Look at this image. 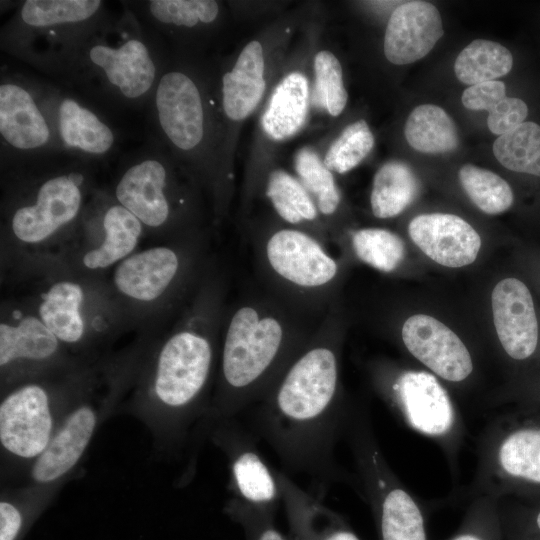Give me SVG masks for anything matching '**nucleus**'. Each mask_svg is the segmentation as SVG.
Masks as SVG:
<instances>
[{
  "instance_id": "nucleus-1",
  "label": "nucleus",
  "mask_w": 540,
  "mask_h": 540,
  "mask_svg": "<svg viewBox=\"0 0 540 540\" xmlns=\"http://www.w3.org/2000/svg\"><path fill=\"white\" fill-rule=\"evenodd\" d=\"M343 322L333 304L306 345L254 406L252 431L290 471L311 479L315 496L347 477L335 460L349 406L341 384Z\"/></svg>"
},
{
  "instance_id": "nucleus-2",
  "label": "nucleus",
  "mask_w": 540,
  "mask_h": 540,
  "mask_svg": "<svg viewBox=\"0 0 540 540\" xmlns=\"http://www.w3.org/2000/svg\"><path fill=\"white\" fill-rule=\"evenodd\" d=\"M323 318L301 314L263 288L244 294L225 308L207 423L235 417L258 403Z\"/></svg>"
},
{
  "instance_id": "nucleus-3",
  "label": "nucleus",
  "mask_w": 540,
  "mask_h": 540,
  "mask_svg": "<svg viewBox=\"0 0 540 540\" xmlns=\"http://www.w3.org/2000/svg\"><path fill=\"white\" fill-rule=\"evenodd\" d=\"M123 6L79 42L49 77L113 111L149 106L171 60L161 37Z\"/></svg>"
},
{
  "instance_id": "nucleus-4",
  "label": "nucleus",
  "mask_w": 540,
  "mask_h": 540,
  "mask_svg": "<svg viewBox=\"0 0 540 540\" xmlns=\"http://www.w3.org/2000/svg\"><path fill=\"white\" fill-rule=\"evenodd\" d=\"M225 279L207 268L191 304L157 351L149 395L167 435L180 440L210 410L225 312Z\"/></svg>"
},
{
  "instance_id": "nucleus-5",
  "label": "nucleus",
  "mask_w": 540,
  "mask_h": 540,
  "mask_svg": "<svg viewBox=\"0 0 540 540\" xmlns=\"http://www.w3.org/2000/svg\"><path fill=\"white\" fill-rule=\"evenodd\" d=\"M160 141L208 191L218 220L228 211L233 185L222 166L221 141L208 70L200 62L172 57L150 104Z\"/></svg>"
},
{
  "instance_id": "nucleus-6",
  "label": "nucleus",
  "mask_w": 540,
  "mask_h": 540,
  "mask_svg": "<svg viewBox=\"0 0 540 540\" xmlns=\"http://www.w3.org/2000/svg\"><path fill=\"white\" fill-rule=\"evenodd\" d=\"M95 164L65 153L1 169L4 230L40 247L76 234L95 190Z\"/></svg>"
},
{
  "instance_id": "nucleus-7",
  "label": "nucleus",
  "mask_w": 540,
  "mask_h": 540,
  "mask_svg": "<svg viewBox=\"0 0 540 540\" xmlns=\"http://www.w3.org/2000/svg\"><path fill=\"white\" fill-rule=\"evenodd\" d=\"M248 238L262 288L301 314L323 318L336 303L343 270L327 245L280 220L252 226Z\"/></svg>"
},
{
  "instance_id": "nucleus-8",
  "label": "nucleus",
  "mask_w": 540,
  "mask_h": 540,
  "mask_svg": "<svg viewBox=\"0 0 540 540\" xmlns=\"http://www.w3.org/2000/svg\"><path fill=\"white\" fill-rule=\"evenodd\" d=\"M192 174L157 139L130 152L112 194L146 231L176 237L199 231V189Z\"/></svg>"
},
{
  "instance_id": "nucleus-9",
  "label": "nucleus",
  "mask_w": 540,
  "mask_h": 540,
  "mask_svg": "<svg viewBox=\"0 0 540 540\" xmlns=\"http://www.w3.org/2000/svg\"><path fill=\"white\" fill-rule=\"evenodd\" d=\"M112 13L101 0H25L0 30V48L46 76Z\"/></svg>"
},
{
  "instance_id": "nucleus-10",
  "label": "nucleus",
  "mask_w": 540,
  "mask_h": 540,
  "mask_svg": "<svg viewBox=\"0 0 540 540\" xmlns=\"http://www.w3.org/2000/svg\"><path fill=\"white\" fill-rule=\"evenodd\" d=\"M204 233L181 236L171 245L135 251L118 263L112 283L126 301L137 305L164 303L182 298L199 284L207 267Z\"/></svg>"
},
{
  "instance_id": "nucleus-11",
  "label": "nucleus",
  "mask_w": 540,
  "mask_h": 540,
  "mask_svg": "<svg viewBox=\"0 0 540 540\" xmlns=\"http://www.w3.org/2000/svg\"><path fill=\"white\" fill-rule=\"evenodd\" d=\"M1 169L62 153L43 79L1 71Z\"/></svg>"
},
{
  "instance_id": "nucleus-12",
  "label": "nucleus",
  "mask_w": 540,
  "mask_h": 540,
  "mask_svg": "<svg viewBox=\"0 0 540 540\" xmlns=\"http://www.w3.org/2000/svg\"><path fill=\"white\" fill-rule=\"evenodd\" d=\"M345 434L366 496L376 513L381 540H426L421 510L389 469L367 414L353 415Z\"/></svg>"
},
{
  "instance_id": "nucleus-13",
  "label": "nucleus",
  "mask_w": 540,
  "mask_h": 540,
  "mask_svg": "<svg viewBox=\"0 0 540 540\" xmlns=\"http://www.w3.org/2000/svg\"><path fill=\"white\" fill-rule=\"evenodd\" d=\"M266 69L265 49L259 40L249 41L218 73L207 68L219 124L223 170L231 182L233 131L261 102L267 85Z\"/></svg>"
},
{
  "instance_id": "nucleus-14",
  "label": "nucleus",
  "mask_w": 540,
  "mask_h": 540,
  "mask_svg": "<svg viewBox=\"0 0 540 540\" xmlns=\"http://www.w3.org/2000/svg\"><path fill=\"white\" fill-rule=\"evenodd\" d=\"M62 418L56 395L46 384L20 383L0 403L2 450L17 460L33 463L46 449Z\"/></svg>"
},
{
  "instance_id": "nucleus-15",
  "label": "nucleus",
  "mask_w": 540,
  "mask_h": 540,
  "mask_svg": "<svg viewBox=\"0 0 540 540\" xmlns=\"http://www.w3.org/2000/svg\"><path fill=\"white\" fill-rule=\"evenodd\" d=\"M43 85L62 153L98 163L117 151L119 132L95 104L54 82Z\"/></svg>"
},
{
  "instance_id": "nucleus-16",
  "label": "nucleus",
  "mask_w": 540,
  "mask_h": 540,
  "mask_svg": "<svg viewBox=\"0 0 540 540\" xmlns=\"http://www.w3.org/2000/svg\"><path fill=\"white\" fill-rule=\"evenodd\" d=\"M212 439L227 458L232 498L276 514L281 500L276 471L264 460L257 436L235 417L214 421Z\"/></svg>"
},
{
  "instance_id": "nucleus-17",
  "label": "nucleus",
  "mask_w": 540,
  "mask_h": 540,
  "mask_svg": "<svg viewBox=\"0 0 540 540\" xmlns=\"http://www.w3.org/2000/svg\"><path fill=\"white\" fill-rule=\"evenodd\" d=\"M173 50L172 57L196 61L197 51L218 30L223 7L214 0L121 1Z\"/></svg>"
},
{
  "instance_id": "nucleus-18",
  "label": "nucleus",
  "mask_w": 540,
  "mask_h": 540,
  "mask_svg": "<svg viewBox=\"0 0 540 540\" xmlns=\"http://www.w3.org/2000/svg\"><path fill=\"white\" fill-rule=\"evenodd\" d=\"M377 382L386 400L413 430L443 438L455 429L453 403L437 378L426 371L395 372L380 369Z\"/></svg>"
},
{
  "instance_id": "nucleus-19",
  "label": "nucleus",
  "mask_w": 540,
  "mask_h": 540,
  "mask_svg": "<svg viewBox=\"0 0 540 540\" xmlns=\"http://www.w3.org/2000/svg\"><path fill=\"white\" fill-rule=\"evenodd\" d=\"M145 231L142 223L112 192L97 188L76 232L87 244H92L82 251L81 265L90 271L117 265L135 252Z\"/></svg>"
},
{
  "instance_id": "nucleus-20",
  "label": "nucleus",
  "mask_w": 540,
  "mask_h": 540,
  "mask_svg": "<svg viewBox=\"0 0 540 540\" xmlns=\"http://www.w3.org/2000/svg\"><path fill=\"white\" fill-rule=\"evenodd\" d=\"M401 338L412 356L444 380L460 382L472 373V358L463 341L432 316L409 317L402 326Z\"/></svg>"
},
{
  "instance_id": "nucleus-21",
  "label": "nucleus",
  "mask_w": 540,
  "mask_h": 540,
  "mask_svg": "<svg viewBox=\"0 0 540 540\" xmlns=\"http://www.w3.org/2000/svg\"><path fill=\"white\" fill-rule=\"evenodd\" d=\"M100 420V410L82 401L63 416L44 452L32 463L31 479L49 486L70 473L86 452Z\"/></svg>"
},
{
  "instance_id": "nucleus-22",
  "label": "nucleus",
  "mask_w": 540,
  "mask_h": 540,
  "mask_svg": "<svg viewBox=\"0 0 540 540\" xmlns=\"http://www.w3.org/2000/svg\"><path fill=\"white\" fill-rule=\"evenodd\" d=\"M496 333L506 354L514 360L530 358L539 340L534 300L528 286L518 278L507 277L492 292Z\"/></svg>"
},
{
  "instance_id": "nucleus-23",
  "label": "nucleus",
  "mask_w": 540,
  "mask_h": 540,
  "mask_svg": "<svg viewBox=\"0 0 540 540\" xmlns=\"http://www.w3.org/2000/svg\"><path fill=\"white\" fill-rule=\"evenodd\" d=\"M63 345L84 344L92 332V294L72 277L48 282L32 310Z\"/></svg>"
},
{
  "instance_id": "nucleus-24",
  "label": "nucleus",
  "mask_w": 540,
  "mask_h": 540,
  "mask_svg": "<svg viewBox=\"0 0 540 540\" xmlns=\"http://www.w3.org/2000/svg\"><path fill=\"white\" fill-rule=\"evenodd\" d=\"M444 34L439 10L427 1H407L391 13L383 51L395 65H407L425 57Z\"/></svg>"
},
{
  "instance_id": "nucleus-25",
  "label": "nucleus",
  "mask_w": 540,
  "mask_h": 540,
  "mask_svg": "<svg viewBox=\"0 0 540 540\" xmlns=\"http://www.w3.org/2000/svg\"><path fill=\"white\" fill-rule=\"evenodd\" d=\"M63 344L32 310H11L0 322L1 374L52 363Z\"/></svg>"
},
{
  "instance_id": "nucleus-26",
  "label": "nucleus",
  "mask_w": 540,
  "mask_h": 540,
  "mask_svg": "<svg viewBox=\"0 0 540 540\" xmlns=\"http://www.w3.org/2000/svg\"><path fill=\"white\" fill-rule=\"evenodd\" d=\"M408 233L423 253L446 267L458 268L473 263L481 248L477 231L454 214L418 215L409 223Z\"/></svg>"
},
{
  "instance_id": "nucleus-27",
  "label": "nucleus",
  "mask_w": 540,
  "mask_h": 540,
  "mask_svg": "<svg viewBox=\"0 0 540 540\" xmlns=\"http://www.w3.org/2000/svg\"><path fill=\"white\" fill-rule=\"evenodd\" d=\"M289 527V540H360L339 514L286 473L276 471Z\"/></svg>"
},
{
  "instance_id": "nucleus-28",
  "label": "nucleus",
  "mask_w": 540,
  "mask_h": 540,
  "mask_svg": "<svg viewBox=\"0 0 540 540\" xmlns=\"http://www.w3.org/2000/svg\"><path fill=\"white\" fill-rule=\"evenodd\" d=\"M265 194L279 220L306 231L327 245L330 234L309 192L290 173L275 169L265 182Z\"/></svg>"
},
{
  "instance_id": "nucleus-29",
  "label": "nucleus",
  "mask_w": 540,
  "mask_h": 540,
  "mask_svg": "<svg viewBox=\"0 0 540 540\" xmlns=\"http://www.w3.org/2000/svg\"><path fill=\"white\" fill-rule=\"evenodd\" d=\"M309 84L305 74H286L273 90L261 119L262 130L273 141L291 138L306 122Z\"/></svg>"
},
{
  "instance_id": "nucleus-30",
  "label": "nucleus",
  "mask_w": 540,
  "mask_h": 540,
  "mask_svg": "<svg viewBox=\"0 0 540 540\" xmlns=\"http://www.w3.org/2000/svg\"><path fill=\"white\" fill-rule=\"evenodd\" d=\"M461 100L468 110L487 111L488 129L498 136L527 121L530 113L527 102L519 97L508 96L506 85L500 80L467 87Z\"/></svg>"
},
{
  "instance_id": "nucleus-31",
  "label": "nucleus",
  "mask_w": 540,
  "mask_h": 540,
  "mask_svg": "<svg viewBox=\"0 0 540 540\" xmlns=\"http://www.w3.org/2000/svg\"><path fill=\"white\" fill-rule=\"evenodd\" d=\"M297 178L309 192L329 231L330 237L339 236L338 217L342 209V196L333 172L310 148H302L295 156Z\"/></svg>"
},
{
  "instance_id": "nucleus-32",
  "label": "nucleus",
  "mask_w": 540,
  "mask_h": 540,
  "mask_svg": "<svg viewBox=\"0 0 540 540\" xmlns=\"http://www.w3.org/2000/svg\"><path fill=\"white\" fill-rule=\"evenodd\" d=\"M404 136L413 149L426 154L452 152L459 144L454 120L442 107L433 104L419 105L410 112Z\"/></svg>"
},
{
  "instance_id": "nucleus-33",
  "label": "nucleus",
  "mask_w": 540,
  "mask_h": 540,
  "mask_svg": "<svg viewBox=\"0 0 540 540\" xmlns=\"http://www.w3.org/2000/svg\"><path fill=\"white\" fill-rule=\"evenodd\" d=\"M495 469L510 479L540 485V427H521L495 447Z\"/></svg>"
},
{
  "instance_id": "nucleus-34",
  "label": "nucleus",
  "mask_w": 540,
  "mask_h": 540,
  "mask_svg": "<svg viewBox=\"0 0 540 540\" xmlns=\"http://www.w3.org/2000/svg\"><path fill=\"white\" fill-rule=\"evenodd\" d=\"M417 191L418 181L411 168L400 161H389L373 177L371 211L379 219L393 218L413 202Z\"/></svg>"
},
{
  "instance_id": "nucleus-35",
  "label": "nucleus",
  "mask_w": 540,
  "mask_h": 540,
  "mask_svg": "<svg viewBox=\"0 0 540 540\" xmlns=\"http://www.w3.org/2000/svg\"><path fill=\"white\" fill-rule=\"evenodd\" d=\"M512 52L490 40L475 39L458 54L454 63L457 79L469 86L494 81L513 68Z\"/></svg>"
},
{
  "instance_id": "nucleus-36",
  "label": "nucleus",
  "mask_w": 540,
  "mask_h": 540,
  "mask_svg": "<svg viewBox=\"0 0 540 540\" xmlns=\"http://www.w3.org/2000/svg\"><path fill=\"white\" fill-rule=\"evenodd\" d=\"M493 154L507 170L540 179V124L527 120L498 136Z\"/></svg>"
},
{
  "instance_id": "nucleus-37",
  "label": "nucleus",
  "mask_w": 540,
  "mask_h": 540,
  "mask_svg": "<svg viewBox=\"0 0 540 540\" xmlns=\"http://www.w3.org/2000/svg\"><path fill=\"white\" fill-rule=\"evenodd\" d=\"M348 246L361 262L384 273L394 272L404 260L405 244L400 236L383 228L348 232Z\"/></svg>"
},
{
  "instance_id": "nucleus-38",
  "label": "nucleus",
  "mask_w": 540,
  "mask_h": 540,
  "mask_svg": "<svg viewBox=\"0 0 540 540\" xmlns=\"http://www.w3.org/2000/svg\"><path fill=\"white\" fill-rule=\"evenodd\" d=\"M458 176L468 197L484 213L500 214L513 205V190L498 174L466 164L460 168Z\"/></svg>"
},
{
  "instance_id": "nucleus-39",
  "label": "nucleus",
  "mask_w": 540,
  "mask_h": 540,
  "mask_svg": "<svg viewBox=\"0 0 540 540\" xmlns=\"http://www.w3.org/2000/svg\"><path fill=\"white\" fill-rule=\"evenodd\" d=\"M374 135L363 119L347 125L328 148L323 162L331 171L345 174L358 166L374 147Z\"/></svg>"
},
{
  "instance_id": "nucleus-40",
  "label": "nucleus",
  "mask_w": 540,
  "mask_h": 540,
  "mask_svg": "<svg viewBox=\"0 0 540 540\" xmlns=\"http://www.w3.org/2000/svg\"><path fill=\"white\" fill-rule=\"evenodd\" d=\"M313 66L319 106L325 108L331 116H339L347 105L348 93L338 58L328 50H321L315 55Z\"/></svg>"
},
{
  "instance_id": "nucleus-41",
  "label": "nucleus",
  "mask_w": 540,
  "mask_h": 540,
  "mask_svg": "<svg viewBox=\"0 0 540 540\" xmlns=\"http://www.w3.org/2000/svg\"><path fill=\"white\" fill-rule=\"evenodd\" d=\"M224 511L241 527L245 540H289L275 526L276 514L257 509L232 497L227 501Z\"/></svg>"
},
{
  "instance_id": "nucleus-42",
  "label": "nucleus",
  "mask_w": 540,
  "mask_h": 540,
  "mask_svg": "<svg viewBox=\"0 0 540 540\" xmlns=\"http://www.w3.org/2000/svg\"><path fill=\"white\" fill-rule=\"evenodd\" d=\"M28 527V513L12 499L0 501V540H20Z\"/></svg>"
},
{
  "instance_id": "nucleus-43",
  "label": "nucleus",
  "mask_w": 540,
  "mask_h": 540,
  "mask_svg": "<svg viewBox=\"0 0 540 540\" xmlns=\"http://www.w3.org/2000/svg\"><path fill=\"white\" fill-rule=\"evenodd\" d=\"M453 540H482V539L474 534H462L455 537Z\"/></svg>"
},
{
  "instance_id": "nucleus-44",
  "label": "nucleus",
  "mask_w": 540,
  "mask_h": 540,
  "mask_svg": "<svg viewBox=\"0 0 540 540\" xmlns=\"http://www.w3.org/2000/svg\"><path fill=\"white\" fill-rule=\"evenodd\" d=\"M536 523H537V526H538V528H539V530H540V512H539L538 515H537Z\"/></svg>"
}]
</instances>
